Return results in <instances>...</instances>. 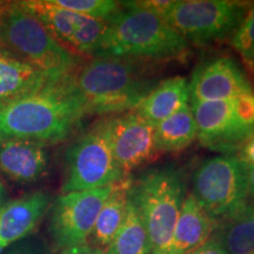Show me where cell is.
<instances>
[{"label": "cell", "instance_id": "5b68a950", "mask_svg": "<svg viewBox=\"0 0 254 254\" xmlns=\"http://www.w3.org/2000/svg\"><path fill=\"white\" fill-rule=\"evenodd\" d=\"M0 25L7 49L45 73L51 81L71 77L81 65L80 57L59 43L18 1L0 17Z\"/></svg>", "mask_w": 254, "mask_h": 254}, {"label": "cell", "instance_id": "484cf974", "mask_svg": "<svg viewBox=\"0 0 254 254\" xmlns=\"http://www.w3.org/2000/svg\"><path fill=\"white\" fill-rule=\"evenodd\" d=\"M2 254H49V251L40 241L25 239L9 247Z\"/></svg>", "mask_w": 254, "mask_h": 254}, {"label": "cell", "instance_id": "5bb4252c", "mask_svg": "<svg viewBox=\"0 0 254 254\" xmlns=\"http://www.w3.org/2000/svg\"><path fill=\"white\" fill-rule=\"evenodd\" d=\"M52 204L47 192L36 190L0 204V254L31 236Z\"/></svg>", "mask_w": 254, "mask_h": 254}, {"label": "cell", "instance_id": "7402d4cb", "mask_svg": "<svg viewBox=\"0 0 254 254\" xmlns=\"http://www.w3.org/2000/svg\"><path fill=\"white\" fill-rule=\"evenodd\" d=\"M105 254H151V244L144 218L129 193L125 221Z\"/></svg>", "mask_w": 254, "mask_h": 254}, {"label": "cell", "instance_id": "44dd1931", "mask_svg": "<svg viewBox=\"0 0 254 254\" xmlns=\"http://www.w3.org/2000/svg\"><path fill=\"white\" fill-rule=\"evenodd\" d=\"M198 138V127L190 104L179 112L155 124V142L158 151H180Z\"/></svg>", "mask_w": 254, "mask_h": 254}, {"label": "cell", "instance_id": "8992f818", "mask_svg": "<svg viewBox=\"0 0 254 254\" xmlns=\"http://www.w3.org/2000/svg\"><path fill=\"white\" fill-rule=\"evenodd\" d=\"M192 194L217 222L232 217L250 202L246 164L232 154L202 161L193 174Z\"/></svg>", "mask_w": 254, "mask_h": 254}, {"label": "cell", "instance_id": "d6986e66", "mask_svg": "<svg viewBox=\"0 0 254 254\" xmlns=\"http://www.w3.org/2000/svg\"><path fill=\"white\" fill-rule=\"evenodd\" d=\"M190 104V93L187 79L173 77L158 82L135 111L155 125Z\"/></svg>", "mask_w": 254, "mask_h": 254}, {"label": "cell", "instance_id": "e0dca14e", "mask_svg": "<svg viewBox=\"0 0 254 254\" xmlns=\"http://www.w3.org/2000/svg\"><path fill=\"white\" fill-rule=\"evenodd\" d=\"M218 222L206 213L195 196L186 195L167 254H190L213 236Z\"/></svg>", "mask_w": 254, "mask_h": 254}, {"label": "cell", "instance_id": "ac0fdd59", "mask_svg": "<svg viewBox=\"0 0 254 254\" xmlns=\"http://www.w3.org/2000/svg\"><path fill=\"white\" fill-rule=\"evenodd\" d=\"M131 186L132 179L128 176L117 183L98 214L88 240L91 246L101 252H106L125 221Z\"/></svg>", "mask_w": 254, "mask_h": 254}, {"label": "cell", "instance_id": "d6a6232c", "mask_svg": "<svg viewBox=\"0 0 254 254\" xmlns=\"http://www.w3.org/2000/svg\"><path fill=\"white\" fill-rule=\"evenodd\" d=\"M0 47H7L5 43V38L4 34H2V30H1V25H0Z\"/></svg>", "mask_w": 254, "mask_h": 254}, {"label": "cell", "instance_id": "cb8c5ba5", "mask_svg": "<svg viewBox=\"0 0 254 254\" xmlns=\"http://www.w3.org/2000/svg\"><path fill=\"white\" fill-rule=\"evenodd\" d=\"M231 45L250 67L254 68V2L246 8L233 36Z\"/></svg>", "mask_w": 254, "mask_h": 254}, {"label": "cell", "instance_id": "9c48e42d", "mask_svg": "<svg viewBox=\"0 0 254 254\" xmlns=\"http://www.w3.org/2000/svg\"><path fill=\"white\" fill-rule=\"evenodd\" d=\"M113 186L62 193L50 206L49 233L58 250L85 245Z\"/></svg>", "mask_w": 254, "mask_h": 254}, {"label": "cell", "instance_id": "2e32d148", "mask_svg": "<svg viewBox=\"0 0 254 254\" xmlns=\"http://www.w3.org/2000/svg\"><path fill=\"white\" fill-rule=\"evenodd\" d=\"M50 82L53 81L45 73L7 47H0V110L41 90Z\"/></svg>", "mask_w": 254, "mask_h": 254}, {"label": "cell", "instance_id": "277c9868", "mask_svg": "<svg viewBox=\"0 0 254 254\" xmlns=\"http://www.w3.org/2000/svg\"><path fill=\"white\" fill-rule=\"evenodd\" d=\"M131 195L144 218L151 254H167L186 198L183 171L173 165L150 168L132 180Z\"/></svg>", "mask_w": 254, "mask_h": 254}, {"label": "cell", "instance_id": "3957f363", "mask_svg": "<svg viewBox=\"0 0 254 254\" xmlns=\"http://www.w3.org/2000/svg\"><path fill=\"white\" fill-rule=\"evenodd\" d=\"M107 21L95 57L122 59H174L189 50V41L166 19L123 1Z\"/></svg>", "mask_w": 254, "mask_h": 254}, {"label": "cell", "instance_id": "7a4b0ae2", "mask_svg": "<svg viewBox=\"0 0 254 254\" xmlns=\"http://www.w3.org/2000/svg\"><path fill=\"white\" fill-rule=\"evenodd\" d=\"M88 114L135 111L158 82L132 59L95 57L71 77Z\"/></svg>", "mask_w": 254, "mask_h": 254}, {"label": "cell", "instance_id": "6da1fadb", "mask_svg": "<svg viewBox=\"0 0 254 254\" xmlns=\"http://www.w3.org/2000/svg\"><path fill=\"white\" fill-rule=\"evenodd\" d=\"M71 77L50 82L0 110V138L27 139L47 146L65 140L88 114Z\"/></svg>", "mask_w": 254, "mask_h": 254}, {"label": "cell", "instance_id": "f546056e", "mask_svg": "<svg viewBox=\"0 0 254 254\" xmlns=\"http://www.w3.org/2000/svg\"><path fill=\"white\" fill-rule=\"evenodd\" d=\"M247 182H249V201L254 206V167L246 164Z\"/></svg>", "mask_w": 254, "mask_h": 254}, {"label": "cell", "instance_id": "f1b7e54d", "mask_svg": "<svg viewBox=\"0 0 254 254\" xmlns=\"http://www.w3.org/2000/svg\"><path fill=\"white\" fill-rule=\"evenodd\" d=\"M58 254H105L95 247L91 246L90 244H85V245H79L74 247H69V249L62 250Z\"/></svg>", "mask_w": 254, "mask_h": 254}, {"label": "cell", "instance_id": "52a82bcc", "mask_svg": "<svg viewBox=\"0 0 254 254\" xmlns=\"http://www.w3.org/2000/svg\"><path fill=\"white\" fill-rule=\"evenodd\" d=\"M64 174L62 193L112 186L127 177L111 148L105 120L69 146Z\"/></svg>", "mask_w": 254, "mask_h": 254}, {"label": "cell", "instance_id": "83f0119b", "mask_svg": "<svg viewBox=\"0 0 254 254\" xmlns=\"http://www.w3.org/2000/svg\"><path fill=\"white\" fill-rule=\"evenodd\" d=\"M240 159L244 163L254 167V136L249 139L240 148Z\"/></svg>", "mask_w": 254, "mask_h": 254}, {"label": "cell", "instance_id": "4316f807", "mask_svg": "<svg viewBox=\"0 0 254 254\" xmlns=\"http://www.w3.org/2000/svg\"><path fill=\"white\" fill-rule=\"evenodd\" d=\"M190 254H228V253L224 250V247H222L213 237H211V239L206 241L204 245L200 246L199 249L193 251V252Z\"/></svg>", "mask_w": 254, "mask_h": 254}, {"label": "cell", "instance_id": "30bf717a", "mask_svg": "<svg viewBox=\"0 0 254 254\" xmlns=\"http://www.w3.org/2000/svg\"><path fill=\"white\" fill-rule=\"evenodd\" d=\"M21 7L37 17L53 37L72 52L95 56L107 28L106 21L74 13L52 0L18 1Z\"/></svg>", "mask_w": 254, "mask_h": 254}, {"label": "cell", "instance_id": "d4e9b609", "mask_svg": "<svg viewBox=\"0 0 254 254\" xmlns=\"http://www.w3.org/2000/svg\"><path fill=\"white\" fill-rule=\"evenodd\" d=\"M131 4L135 7L152 12L159 17L166 19L176 1L174 0H139V1H131Z\"/></svg>", "mask_w": 254, "mask_h": 254}, {"label": "cell", "instance_id": "4fadbf2b", "mask_svg": "<svg viewBox=\"0 0 254 254\" xmlns=\"http://www.w3.org/2000/svg\"><path fill=\"white\" fill-rule=\"evenodd\" d=\"M189 84L190 101L227 100L253 92L245 73L228 57L200 65Z\"/></svg>", "mask_w": 254, "mask_h": 254}, {"label": "cell", "instance_id": "7c38bea8", "mask_svg": "<svg viewBox=\"0 0 254 254\" xmlns=\"http://www.w3.org/2000/svg\"><path fill=\"white\" fill-rule=\"evenodd\" d=\"M105 127L114 157L125 176L152 160L159 152L155 125L136 111L105 119Z\"/></svg>", "mask_w": 254, "mask_h": 254}, {"label": "cell", "instance_id": "4dcf8cb0", "mask_svg": "<svg viewBox=\"0 0 254 254\" xmlns=\"http://www.w3.org/2000/svg\"><path fill=\"white\" fill-rule=\"evenodd\" d=\"M12 5H13L12 1H1V0H0V17H2V15L12 7Z\"/></svg>", "mask_w": 254, "mask_h": 254}, {"label": "cell", "instance_id": "8fae6325", "mask_svg": "<svg viewBox=\"0 0 254 254\" xmlns=\"http://www.w3.org/2000/svg\"><path fill=\"white\" fill-rule=\"evenodd\" d=\"M198 127V139L209 150L231 154L240 150L254 129L240 119L233 99L218 101H190Z\"/></svg>", "mask_w": 254, "mask_h": 254}, {"label": "cell", "instance_id": "1f68e13d", "mask_svg": "<svg viewBox=\"0 0 254 254\" xmlns=\"http://www.w3.org/2000/svg\"><path fill=\"white\" fill-rule=\"evenodd\" d=\"M5 196H6L5 186L4 184L1 183V180H0V204H2V202L5 201Z\"/></svg>", "mask_w": 254, "mask_h": 254}, {"label": "cell", "instance_id": "603a6c76", "mask_svg": "<svg viewBox=\"0 0 254 254\" xmlns=\"http://www.w3.org/2000/svg\"><path fill=\"white\" fill-rule=\"evenodd\" d=\"M62 7L84 17L109 21L122 8V4L113 0H52Z\"/></svg>", "mask_w": 254, "mask_h": 254}, {"label": "cell", "instance_id": "ba28073f", "mask_svg": "<svg viewBox=\"0 0 254 254\" xmlns=\"http://www.w3.org/2000/svg\"><path fill=\"white\" fill-rule=\"evenodd\" d=\"M247 6L228 0L176 1L166 20L185 39L208 44L233 36Z\"/></svg>", "mask_w": 254, "mask_h": 254}, {"label": "cell", "instance_id": "ffe728a7", "mask_svg": "<svg viewBox=\"0 0 254 254\" xmlns=\"http://www.w3.org/2000/svg\"><path fill=\"white\" fill-rule=\"evenodd\" d=\"M228 254H254V206L218 222L213 236Z\"/></svg>", "mask_w": 254, "mask_h": 254}, {"label": "cell", "instance_id": "9a60e30c", "mask_svg": "<svg viewBox=\"0 0 254 254\" xmlns=\"http://www.w3.org/2000/svg\"><path fill=\"white\" fill-rule=\"evenodd\" d=\"M47 145L27 139L0 138V173L11 182L30 184L47 173Z\"/></svg>", "mask_w": 254, "mask_h": 254}]
</instances>
